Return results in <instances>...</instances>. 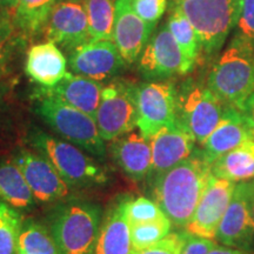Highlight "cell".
Wrapping results in <instances>:
<instances>
[{
  "instance_id": "cell-36",
  "label": "cell",
  "mask_w": 254,
  "mask_h": 254,
  "mask_svg": "<svg viewBox=\"0 0 254 254\" xmlns=\"http://www.w3.org/2000/svg\"><path fill=\"white\" fill-rule=\"evenodd\" d=\"M215 244H217L215 240L193 236L187 232V238L182 254H208L209 251L215 246Z\"/></svg>"
},
{
  "instance_id": "cell-11",
  "label": "cell",
  "mask_w": 254,
  "mask_h": 254,
  "mask_svg": "<svg viewBox=\"0 0 254 254\" xmlns=\"http://www.w3.org/2000/svg\"><path fill=\"white\" fill-rule=\"evenodd\" d=\"M215 241L225 246L254 252V215L249 182L237 183L231 202L219 225Z\"/></svg>"
},
{
  "instance_id": "cell-29",
  "label": "cell",
  "mask_w": 254,
  "mask_h": 254,
  "mask_svg": "<svg viewBox=\"0 0 254 254\" xmlns=\"http://www.w3.org/2000/svg\"><path fill=\"white\" fill-rule=\"evenodd\" d=\"M23 218L17 208L0 201V254H18Z\"/></svg>"
},
{
  "instance_id": "cell-20",
  "label": "cell",
  "mask_w": 254,
  "mask_h": 254,
  "mask_svg": "<svg viewBox=\"0 0 254 254\" xmlns=\"http://www.w3.org/2000/svg\"><path fill=\"white\" fill-rule=\"evenodd\" d=\"M251 139V126L236 107L228 106L224 118L202 144V153L212 165L219 157Z\"/></svg>"
},
{
  "instance_id": "cell-42",
  "label": "cell",
  "mask_w": 254,
  "mask_h": 254,
  "mask_svg": "<svg viewBox=\"0 0 254 254\" xmlns=\"http://www.w3.org/2000/svg\"><path fill=\"white\" fill-rule=\"evenodd\" d=\"M113 1H114V2H116V1H117V0H113Z\"/></svg>"
},
{
  "instance_id": "cell-23",
  "label": "cell",
  "mask_w": 254,
  "mask_h": 254,
  "mask_svg": "<svg viewBox=\"0 0 254 254\" xmlns=\"http://www.w3.org/2000/svg\"><path fill=\"white\" fill-rule=\"evenodd\" d=\"M211 173L233 183L254 179V140L249 139L219 157L211 165Z\"/></svg>"
},
{
  "instance_id": "cell-43",
  "label": "cell",
  "mask_w": 254,
  "mask_h": 254,
  "mask_svg": "<svg viewBox=\"0 0 254 254\" xmlns=\"http://www.w3.org/2000/svg\"><path fill=\"white\" fill-rule=\"evenodd\" d=\"M18 254H23V253H18Z\"/></svg>"
},
{
  "instance_id": "cell-30",
  "label": "cell",
  "mask_w": 254,
  "mask_h": 254,
  "mask_svg": "<svg viewBox=\"0 0 254 254\" xmlns=\"http://www.w3.org/2000/svg\"><path fill=\"white\" fill-rule=\"evenodd\" d=\"M19 36L13 12L0 11V79L8 71Z\"/></svg>"
},
{
  "instance_id": "cell-8",
  "label": "cell",
  "mask_w": 254,
  "mask_h": 254,
  "mask_svg": "<svg viewBox=\"0 0 254 254\" xmlns=\"http://www.w3.org/2000/svg\"><path fill=\"white\" fill-rule=\"evenodd\" d=\"M227 107L207 86L193 85L178 94L177 118L202 145L224 118Z\"/></svg>"
},
{
  "instance_id": "cell-21",
  "label": "cell",
  "mask_w": 254,
  "mask_h": 254,
  "mask_svg": "<svg viewBox=\"0 0 254 254\" xmlns=\"http://www.w3.org/2000/svg\"><path fill=\"white\" fill-rule=\"evenodd\" d=\"M67 60L52 41L37 44L28 50L25 72L40 87H52L66 75Z\"/></svg>"
},
{
  "instance_id": "cell-39",
  "label": "cell",
  "mask_w": 254,
  "mask_h": 254,
  "mask_svg": "<svg viewBox=\"0 0 254 254\" xmlns=\"http://www.w3.org/2000/svg\"><path fill=\"white\" fill-rule=\"evenodd\" d=\"M19 0H0V11L15 12Z\"/></svg>"
},
{
  "instance_id": "cell-19",
  "label": "cell",
  "mask_w": 254,
  "mask_h": 254,
  "mask_svg": "<svg viewBox=\"0 0 254 254\" xmlns=\"http://www.w3.org/2000/svg\"><path fill=\"white\" fill-rule=\"evenodd\" d=\"M111 154L120 170L129 179L139 182L150 176L152 170L151 142L140 131H131L113 140Z\"/></svg>"
},
{
  "instance_id": "cell-3",
  "label": "cell",
  "mask_w": 254,
  "mask_h": 254,
  "mask_svg": "<svg viewBox=\"0 0 254 254\" xmlns=\"http://www.w3.org/2000/svg\"><path fill=\"white\" fill-rule=\"evenodd\" d=\"M101 209L87 201H71L57 208L50 232L63 254H94Z\"/></svg>"
},
{
  "instance_id": "cell-4",
  "label": "cell",
  "mask_w": 254,
  "mask_h": 254,
  "mask_svg": "<svg viewBox=\"0 0 254 254\" xmlns=\"http://www.w3.org/2000/svg\"><path fill=\"white\" fill-rule=\"evenodd\" d=\"M34 97L38 116L57 134L95 158H105L106 146L99 134L94 118L56 98L39 94H34Z\"/></svg>"
},
{
  "instance_id": "cell-17",
  "label": "cell",
  "mask_w": 254,
  "mask_h": 254,
  "mask_svg": "<svg viewBox=\"0 0 254 254\" xmlns=\"http://www.w3.org/2000/svg\"><path fill=\"white\" fill-rule=\"evenodd\" d=\"M131 1L117 0L114 14L113 43L126 64H133L140 57L155 28L133 11Z\"/></svg>"
},
{
  "instance_id": "cell-32",
  "label": "cell",
  "mask_w": 254,
  "mask_h": 254,
  "mask_svg": "<svg viewBox=\"0 0 254 254\" xmlns=\"http://www.w3.org/2000/svg\"><path fill=\"white\" fill-rule=\"evenodd\" d=\"M126 215L129 225L155 221L166 217L163 209L160 208V206L154 200L145 198V196L127 199Z\"/></svg>"
},
{
  "instance_id": "cell-16",
  "label": "cell",
  "mask_w": 254,
  "mask_h": 254,
  "mask_svg": "<svg viewBox=\"0 0 254 254\" xmlns=\"http://www.w3.org/2000/svg\"><path fill=\"white\" fill-rule=\"evenodd\" d=\"M12 161L21 171L38 201L51 202L68 194V185L45 155L21 150Z\"/></svg>"
},
{
  "instance_id": "cell-31",
  "label": "cell",
  "mask_w": 254,
  "mask_h": 254,
  "mask_svg": "<svg viewBox=\"0 0 254 254\" xmlns=\"http://www.w3.org/2000/svg\"><path fill=\"white\" fill-rule=\"evenodd\" d=\"M172 225L173 224L167 217L155 221L129 225L133 251L146 249V247L154 245L155 243L164 239L171 232Z\"/></svg>"
},
{
  "instance_id": "cell-35",
  "label": "cell",
  "mask_w": 254,
  "mask_h": 254,
  "mask_svg": "<svg viewBox=\"0 0 254 254\" xmlns=\"http://www.w3.org/2000/svg\"><path fill=\"white\" fill-rule=\"evenodd\" d=\"M237 36L254 43V0H240Z\"/></svg>"
},
{
  "instance_id": "cell-37",
  "label": "cell",
  "mask_w": 254,
  "mask_h": 254,
  "mask_svg": "<svg viewBox=\"0 0 254 254\" xmlns=\"http://www.w3.org/2000/svg\"><path fill=\"white\" fill-rule=\"evenodd\" d=\"M249 123L251 127H254V92L250 95L247 99L244 101L243 105L238 109Z\"/></svg>"
},
{
  "instance_id": "cell-2",
  "label": "cell",
  "mask_w": 254,
  "mask_h": 254,
  "mask_svg": "<svg viewBox=\"0 0 254 254\" xmlns=\"http://www.w3.org/2000/svg\"><path fill=\"white\" fill-rule=\"evenodd\" d=\"M207 87L227 106L239 107L254 92V46L234 36L212 66Z\"/></svg>"
},
{
  "instance_id": "cell-40",
  "label": "cell",
  "mask_w": 254,
  "mask_h": 254,
  "mask_svg": "<svg viewBox=\"0 0 254 254\" xmlns=\"http://www.w3.org/2000/svg\"><path fill=\"white\" fill-rule=\"evenodd\" d=\"M250 187V201H251V207H252L253 215H254V179L249 182Z\"/></svg>"
},
{
  "instance_id": "cell-12",
  "label": "cell",
  "mask_w": 254,
  "mask_h": 254,
  "mask_svg": "<svg viewBox=\"0 0 254 254\" xmlns=\"http://www.w3.org/2000/svg\"><path fill=\"white\" fill-rule=\"evenodd\" d=\"M236 186L237 183L221 179L211 173L194 213L186 225V231L193 236L215 240L218 227L230 205Z\"/></svg>"
},
{
  "instance_id": "cell-5",
  "label": "cell",
  "mask_w": 254,
  "mask_h": 254,
  "mask_svg": "<svg viewBox=\"0 0 254 254\" xmlns=\"http://www.w3.org/2000/svg\"><path fill=\"white\" fill-rule=\"evenodd\" d=\"M189 18L207 56L217 55L236 28L240 0H173Z\"/></svg>"
},
{
  "instance_id": "cell-24",
  "label": "cell",
  "mask_w": 254,
  "mask_h": 254,
  "mask_svg": "<svg viewBox=\"0 0 254 254\" xmlns=\"http://www.w3.org/2000/svg\"><path fill=\"white\" fill-rule=\"evenodd\" d=\"M0 200L18 209L30 207L34 202L30 186L13 161L0 164Z\"/></svg>"
},
{
  "instance_id": "cell-41",
  "label": "cell",
  "mask_w": 254,
  "mask_h": 254,
  "mask_svg": "<svg viewBox=\"0 0 254 254\" xmlns=\"http://www.w3.org/2000/svg\"><path fill=\"white\" fill-rule=\"evenodd\" d=\"M251 139L254 140V127H251Z\"/></svg>"
},
{
  "instance_id": "cell-18",
  "label": "cell",
  "mask_w": 254,
  "mask_h": 254,
  "mask_svg": "<svg viewBox=\"0 0 254 254\" xmlns=\"http://www.w3.org/2000/svg\"><path fill=\"white\" fill-rule=\"evenodd\" d=\"M103 88V85L94 79L66 73L65 77L55 86L39 87L34 94L56 98L94 118L101 100Z\"/></svg>"
},
{
  "instance_id": "cell-22",
  "label": "cell",
  "mask_w": 254,
  "mask_h": 254,
  "mask_svg": "<svg viewBox=\"0 0 254 254\" xmlns=\"http://www.w3.org/2000/svg\"><path fill=\"white\" fill-rule=\"evenodd\" d=\"M127 199L118 201L107 212L100 226L94 254H132L131 227L126 215Z\"/></svg>"
},
{
  "instance_id": "cell-10",
  "label": "cell",
  "mask_w": 254,
  "mask_h": 254,
  "mask_svg": "<svg viewBox=\"0 0 254 254\" xmlns=\"http://www.w3.org/2000/svg\"><path fill=\"white\" fill-rule=\"evenodd\" d=\"M192 67L180 50L168 25L163 24L146 44L139 59V72L148 80H163L186 74Z\"/></svg>"
},
{
  "instance_id": "cell-6",
  "label": "cell",
  "mask_w": 254,
  "mask_h": 254,
  "mask_svg": "<svg viewBox=\"0 0 254 254\" xmlns=\"http://www.w3.org/2000/svg\"><path fill=\"white\" fill-rule=\"evenodd\" d=\"M31 144L53 164L68 186L87 187L107 183V174L99 164L78 146L40 131L31 135Z\"/></svg>"
},
{
  "instance_id": "cell-9",
  "label": "cell",
  "mask_w": 254,
  "mask_h": 254,
  "mask_svg": "<svg viewBox=\"0 0 254 254\" xmlns=\"http://www.w3.org/2000/svg\"><path fill=\"white\" fill-rule=\"evenodd\" d=\"M136 127L146 139L177 120L178 93L172 82L148 81L136 84Z\"/></svg>"
},
{
  "instance_id": "cell-13",
  "label": "cell",
  "mask_w": 254,
  "mask_h": 254,
  "mask_svg": "<svg viewBox=\"0 0 254 254\" xmlns=\"http://www.w3.org/2000/svg\"><path fill=\"white\" fill-rule=\"evenodd\" d=\"M127 65L112 40L88 41L72 50L68 66L74 74L101 81L119 74Z\"/></svg>"
},
{
  "instance_id": "cell-7",
  "label": "cell",
  "mask_w": 254,
  "mask_h": 254,
  "mask_svg": "<svg viewBox=\"0 0 254 254\" xmlns=\"http://www.w3.org/2000/svg\"><path fill=\"white\" fill-rule=\"evenodd\" d=\"M135 86L136 84L117 79L103 88L94 120L105 141H113L134 131L138 122Z\"/></svg>"
},
{
  "instance_id": "cell-26",
  "label": "cell",
  "mask_w": 254,
  "mask_h": 254,
  "mask_svg": "<svg viewBox=\"0 0 254 254\" xmlns=\"http://www.w3.org/2000/svg\"><path fill=\"white\" fill-rule=\"evenodd\" d=\"M167 25L180 50L183 51L187 63L193 68L202 51L194 27L190 24L189 18L183 13L182 9L176 5H172V11L168 17Z\"/></svg>"
},
{
  "instance_id": "cell-33",
  "label": "cell",
  "mask_w": 254,
  "mask_h": 254,
  "mask_svg": "<svg viewBox=\"0 0 254 254\" xmlns=\"http://www.w3.org/2000/svg\"><path fill=\"white\" fill-rule=\"evenodd\" d=\"M187 238V231L172 232L168 233L164 239H161L154 245L146 249L133 251L132 254H182Z\"/></svg>"
},
{
  "instance_id": "cell-1",
  "label": "cell",
  "mask_w": 254,
  "mask_h": 254,
  "mask_svg": "<svg viewBox=\"0 0 254 254\" xmlns=\"http://www.w3.org/2000/svg\"><path fill=\"white\" fill-rule=\"evenodd\" d=\"M211 176V164L201 150L152 180V194L174 226L186 227Z\"/></svg>"
},
{
  "instance_id": "cell-44",
  "label": "cell",
  "mask_w": 254,
  "mask_h": 254,
  "mask_svg": "<svg viewBox=\"0 0 254 254\" xmlns=\"http://www.w3.org/2000/svg\"><path fill=\"white\" fill-rule=\"evenodd\" d=\"M253 46H254V43H253Z\"/></svg>"
},
{
  "instance_id": "cell-25",
  "label": "cell",
  "mask_w": 254,
  "mask_h": 254,
  "mask_svg": "<svg viewBox=\"0 0 254 254\" xmlns=\"http://www.w3.org/2000/svg\"><path fill=\"white\" fill-rule=\"evenodd\" d=\"M57 0H19L14 21L21 36L33 37L45 30Z\"/></svg>"
},
{
  "instance_id": "cell-38",
  "label": "cell",
  "mask_w": 254,
  "mask_h": 254,
  "mask_svg": "<svg viewBox=\"0 0 254 254\" xmlns=\"http://www.w3.org/2000/svg\"><path fill=\"white\" fill-rule=\"evenodd\" d=\"M208 254H254V252H251V251L241 250V249H236V247H230L225 245H218L215 244V246L209 251Z\"/></svg>"
},
{
  "instance_id": "cell-15",
  "label": "cell",
  "mask_w": 254,
  "mask_h": 254,
  "mask_svg": "<svg viewBox=\"0 0 254 254\" xmlns=\"http://www.w3.org/2000/svg\"><path fill=\"white\" fill-rule=\"evenodd\" d=\"M152 170L148 178H155L185 160L195 150V138L179 120L158 129L150 138Z\"/></svg>"
},
{
  "instance_id": "cell-34",
  "label": "cell",
  "mask_w": 254,
  "mask_h": 254,
  "mask_svg": "<svg viewBox=\"0 0 254 254\" xmlns=\"http://www.w3.org/2000/svg\"><path fill=\"white\" fill-rule=\"evenodd\" d=\"M131 4L133 11L154 27L167 8V0H132Z\"/></svg>"
},
{
  "instance_id": "cell-27",
  "label": "cell",
  "mask_w": 254,
  "mask_h": 254,
  "mask_svg": "<svg viewBox=\"0 0 254 254\" xmlns=\"http://www.w3.org/2000/svg\"><path fill=\"white\" fill-rule=\"evenodd\" d=\"M87 12L91 41L112 40L116 2L113 0H82Z\"/></svg>"
},
{
  "instance_id": "cell-28",
  "label": "cell",
  "mask_w": 254,
  "mask_h": 254,
  "mask_svg": "<svg viewBox=\"0 0 254 254\" xmlns=\"http://www.w3.org/2000/svg\"><path fill=\"white\" fill-rule=\"evenodd\" d=\"M18 249L23 254H63L51 232L32 220L23 224Z\"/></svg>"
},
{
  "instance_id": "cell-14",
  "label": "cell",
  "mask_w": 254,
  "mask_h": 254,
  "mask_svg": "<svg viewBox=\"0 0 254 254\" xmlns=\"http://www.w3.org/2000/svg\"><path fill=\"white\" fill-rule=\"evenodd\" d=\"M49 41L73 50L91 41L87 12L82 0H59L45 26Z\"/></svg>"
}]
</instances>
